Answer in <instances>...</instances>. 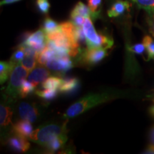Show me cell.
I'll return each instance as SVG.
<instances>
[{"mask_svg": "<svg viewBox=\"0 0 154 154\" xmlns=\"http://www.w3.org/2000/svg\"><path fill=\"white\" fill-rule=\"evenodd\" d=\"M119 95L120 93H119L118 91H113L111 90L101 93L88 94L69 107L63 116L65 119L74 118L96 106L116 99Z\"/></svg>", "mask_w": 154, "mask_h": 154, "instance_id": "1", "label": "cell"}, {"mask_svg": "<svg viewBox=\"0 0 154 154\" xmlns=\"http://www.w3.org/2000/svg\"><path fill=\"white\" fill-rule=\"evenodd\" d=\"M64 134H66V122L63 124H48L38 126L31 134L29 139L34 143L45 147L47 143L54 138Z\"/></svg>", "mask_w": 154, "mask_h": 154, "instance_id": "2", "label": "cell"}, {"mask_svg": "<svg viewBox=\"0 0 154 154\" xmlns=\"http://www.w3.org/2000/svg\"><path fill=\"white\" fill-rule=\"evenodd\" d=\"M82 28L85 35L87 47H101L106 49L112 47L113 44V38L106 34L98 33L94 28L93 22L90 17L85 19Z\"/></svg>", "mask_w": 154, "mask_h": 154, "instance_id": "3", "label": "cell"}, {"mask_svg": "<svg viewBox=\"0 0 154 154\" xmlns=\"http://www.w3.org/2000/svg\"><path fill=\"white\" fill-rule=\"evenodd\" d=\"M28 73V71L21 63H18L14 66L9 77V84L4 94L6 100L12 101L19 96V89L22 83L27 77Z\"/></svg>", "mask_w": 154, "mask_h": 154, "instance_id": "4", "label": "cell"}, {"mask_svg": "<svg viewBox=\"0 0 154 154\" xmlns=\"http://www.w3.org/2000/svg\"><path fill=\"white\" fill-rule=\"evenodd\" d=\"M107 56L106 49L101 47L88 48L82 50L79 60L86 66H94L103 60Z\"/></svg>", "mask_w": 154, "mask_h": 154, "instance_id": "5", "label": "cell"}, {"mask_svg": "<svg viewBox=\"0 0 154 154\" xmlns=\"http://www.w3.org/2000/svg\"><path fill=\"white\" fill-rule=\"evenodd\" d=\"M22 44L29 46L40 53L47 47V36L44 30L41 29L33 33H26L24 42Z\"/></svg>", "mask_w": 154, "mask_h": 154, "instance_id": "6", "label": "cell"}, {"mask_svg": "<svg viewBox=\"0 0 154 154\" xmlns=\"http://www.w3.org/2000/svg\"><path fill=\"white\" fill-rule=\"evenodd\" d=\"M46 66L51 70L64 73L73 68L74 63L69 56H57L48 61Z\"/></svg>", "mask_w": 154, "mask_h": 154, "instance_id": "7", "label": "cell"}, {"mask_svg": "<svg viewBox=\"0 0 154 154\" xmlns=\"http://www.w3.org/2000/svg\"><path fill=\"white\" fill-rule=\"evenodd\" d=\"M19 113L22 119L27 120L31 123L35 122L38 119L39 113L38 109L34 104L22 102L19 106Z\"/></svg>", "mask_w": 154, "mask_h": 154, "instance_id": "8", "label": "cell"}, {"mask_svg": "<svg viewBox=\"0 0 154 154\" xmlns=\"http://www.w3.org/2000/svg\"><path fill=\"white\" fill-rule=\"evenodd\" d=\"M8 144L14 151L22 153L27 151L30 148V143L27 138L17 134L9 138Z\"/></svg>", "mask_w": 154, "mask_h": 154, "instance_id": "9", "label": "cell"}, {"mask_svg": "<svg viewBox=\"0 0 154 154\" xmlns=\"http://www.w3.org/2000/svg\"><path fill=\"white\" fill-rule=\"evenodd\" d=\"M11 130L14 134L19 135V136H23L26 138H29L31 134L34 131L33 126L30 121L24 120V119L19 121L18 122L13 125Z\"/></svg>", "mask_w": 154, "mask_h": 154, "instance_id": "10", "label": "cell"}, {"mask_svg": "<svg viewBox=\"0 0 154 154\" xmlns=\"http://www.w3.org/2000/svg\"><path fill=\"white\" fill-rule=\"evenodd\" d=\"M50 72L47 69L44 67H38L33 69L30 74L29 75V81L36 86L40 83H43L49 76Z\"/></svg>", "mask_w": 154, "mask_h": 154, "instance_id": "11", "label": "cell"}, {"mask_svg": "<svg viewBox=\"0 0 154 154\" xmlns=\"http://www.w3.org/2000/svg\"><path fill=\"white\" fill-rule=\"evenodd\" d=\"M12 111L11 108L4 104H1L0 106V124L2 130L6 131L9 128V126H12L11 117H12Z\"/></svg>", "mask_w": 154, "mask_h": 154, "instance_id": "12", "label": "cell"}, {"mask_svg": "<svg viewBox=\"0 0 154 154\" xmlns=\"http://www.w3.org/2000/svg\"><path fill=\"white\" fill-rule=\"evenodd\" d=\"M129 9V2L128 1L117 0L113 4L111 7L107 11L108 16L111 18L118 17L122 15L126 10Z\"/></svg>", "mask_w": 154, "mask_h": 154, "instance_id": "13", "label": "cell"}, {"mask_svg": "<svg viewBox=\"0 0 154 154\" xmlns=\"http://www.w3.org/2000/svg\"><path fill=\"white\" fill-rule=\"evenodd\" d=\"M79 80L76 77L63 79V82L59 88V90L62 94H71L76 91L79 86Z\"/></svg>", "mask_w": 154, "mask_h": 154, "instance_id": "14", "label": "cell"}, {"mask_svg": "<svg viewBox=\"0 0 154 154\" xmlns=\"http://www.w3.org/2000/svg\"><path fill=\"white\" fill-rule=\"evenodd\" d=\"M67 139H68V137H67L66 134H61L49 141L45 147L47 148V150L49 153H54L61 149L66 143Z\"/></svg>", "mask_w": 154, "mask_h": 154, "instance_id": "15", "label": "cell"}, {"mask_svg": "<svg viewBox=\"0 0 154 154\" xmlns=\"http://www.w3.org/2000/svg\"><path fill=\"white\" fill-rule=\"evenodd\" d=\"M76 15H79L82 16L85 18L90 17L91 19H94V14L89 9V7H87L85 4H84L82 2H79L78 3L75 5V7L73 9V10L71 12V17L76 16Z\"/></svg>", "mask_w": 154, "mask_h": 154, "instance_id": "16", "label": "cell"}, {"mask_svg": "<svg viewBox=\"0 0 154 154\" xmlns=\"http://www.w3.org/2000/svg\"><path fill=\"white\" fill-rule=\"evenodd\" d=\"M16 65L12 62L9 61H2L0 62V83L1 84L6 82L8 79L9 76H10L11 73L13 69Z\"/></svg>", "mask_w": 154, "mask_h": 154, "instance_id": "17", "label": "cell"}, {"mask_svg": "<svg viewBox=\"0 0 154 154\" xmlns=\"http://www.w3.org/2000/svg\"><path fill=\"white\" fill-rule=\"evenodd\" d=\"M55 57H57V55L56 54L54 51L49 49V47H46L44 50H42L41 52L38 54L37 62L41 65H46L48 61Z\"/></svg>", "mask_w": 154, "mask_h": 154, "instance_id": "18", "label": "cell"}, {"mask_svg": "<svg viewBox=\"0 0 154 154\" xmlns=\"http://www.w3.org/2000/svg\"><path fill=\"white\" fill-rule=\"evenodd\" d=\"M63 79L57 76H50L42 83V87L48 89H57L60 87Z\"/></svg>", "mask_w": 154, "mask_h": 154, "instance_id": "19", "label": "cell"}, {"mask_svg": "<svg viewBox=\"0 0 154 154\" xmlns=\"http://www.w3.org/2000/svg\"><path fill=\"white\" fill-rule=\"evenodd\" d=\"M35 88V85H34L29 81H26V79H25L23 80L20 89H19V96L21 98L26 97L34 91Z\"/></svg>", "mask_w": 154, "mask_h": 154, "instance_id": "20", "label": "cell"}, {"mask_svg": "<svg viewBox=\"0 0 154 154\" xmlns=\"http://www.w3.org/2000/svg\"><path fill=\"white\" fill-rule=\"evenodd\" d=\"M138 8L147 11L148 14L154 11V0H130Z\"/></svg>", "mask_w": 154, "mask_h": 154, "instance_id": "21", "label": "cell"}, {"mask_svg": "<svg viewBox=\"0 0 154 154\" xmlns=\"http://www.w3.org/2000/svg\"><path fill=\"white\" fill-rule=\"evenodd\" d=\"M142 43L145 46L148 54V60L154 59V40L150 36H145Z\"/></svg>", "mask_w": 154, "mask_h": 154, "instance_id": "22", "label": "cell"}, {"mask_svg": "<svg viewBox=\"0 0 154 154\" xmlns=\"http://www.w3.org/2000/svg\"><path fill=\"white\" fill-rule=\"evenodd\" d=\"M57 89H48V88H45V90H37L35 91L36 95L47 101H51L57 97Z\"/></svg>", "mask_w": 154, "mask_h": 154, "instance_id": "23", "label": "cell"}, {"mask_svg": "<svg viewBox=\"0 0 154 154\" xmlns=\"http://www.w3.org/2000/svg\"><path fill=\"white\" fill-rule=\"evenodd\" d=\"M59 29V24L55 22L54 19L48 17L44 20L43 24V27L42 29L45 32L46 34L51 33V32H55Z\"/></svg>", "mask_w": 154, "mask_h": 154, "instance_id": "24", "label": "cell"}, {"mask_svg": "<svg viewBox=\"0 0 154 154\" xmlns=\"http://www.w3.org/2000/svg\"><path fill=\"white\" fill-rule=\"evenodd\" d=\"M37 59L33 57H29V56H25L24 59L21 61L22 66L26 69L29 72H32L34 69L36 64Z\"/></svg>", "mask_w": 154, "mask_h": 154, "instance_id": "25", "label": "cell"}, {"mask_svg": "<svg viewBox=\"0 0 154 154\" xmlns=\"http://www.w3.org/2000/svg\"><path fill=\"white\" fill-rule=\"evenodd\" d=\"M102 0H88V7L91 9L94 14V19H98L99 17L100 9Z\"/></svg>", "mask_w": 154, "mask_h": 154, "instance_id": "26", "label": "cell"}, {"mask_svg": "<svg viewBox=\"0 0 154 154\" xmlns=\"http://www.w3.org/2000/svg\"><path fill=\"white\" fill-rule=\"evenodd\" d=\"M25 56L26 55H25V53L23 51V49H21L20 47H18V49L14 51V53L11 57L10 61L14 63L15 65H17L21 63V61L24 59Z\"/></svg>", "mask_w": 154, "mask_h": 154, "instance_id": "27", "label": "cell"}, {"mask_svg": "<svg viewBox=\"0 0 154 154\" xmlns=\"http://www.w3.org/2000/svg\"><path fill=\"white\" fill-rule=\"evenodd\" d=\"M36 6L38 9L42 14H47L49 13L50 3L49 0H36Z\"/></svg>", "mask_w": 154, "mask_h": 154, "instance_id": "28", "label": "cell"}, {"mask_svg": "<svg viewBox=\"0 0 154 154\" xmlns=\"http://www.w3.org/2000/svg\"><path fill=\"white\" fill-rule=\"evenodd\" d=\"M145 46L143 43L135 44V45L128 47V50L130 51H131L132 53L137 54H143L144 51H145Z\"/></svg>", "mask_w": 154, "mask_h": 154, "instance_id": "29", "label": "cell"}, {"mask_svg": "<svg viewBox=\"0 0 154 154\" xmlns=\"http://www.w3.org/2000/svg\"><path fill=\"white\" fill-rule=\"evenodd\" d=\"M149 14V25L150 28V32H151L152 35L154 36V11L150 13Z\"/></svg>", "mask_w": 154, "mask_h": 154, "instance_id": "30", "label": "cell"}, {"mask_svg": "<svg viewBox=\"0 0 154 154\" xmlns=\"http://www.w3.org/2000/svg\"><path fill=\"white\" fill-rule=\"evenodd\" d=\"M22 1V0H2L0 5L1 6L6 5H11V4L17 2Z\"/></svg>", "mask_w": 154, "mask_h": 154, "instance_id": "31", "label": "cell"}, {"mask_svg": "<svg viewBox=\"0 0 154 154\" xmlns=\"http://www.w3.org/2000/svg\"><path fill=\"white\" fill-rule=\"evenodd\" d=\"M144 153H149V154H154V145L151 143L148 146L147 149H146Z\"/></svg>", "mask_w": 154, "mask_h": 154, "instance_id": "32", "label": "cell"}, {"mask_svg": "<svg viewBox=\"0 0 154 154\" xmlns=\"http://www.w3.org/2000/svg\"><path fill=\"white\" fill-rule=\"evenodd\" d=\"M149 138H150V141H151V143L154 145V126L152 127L151 131H150Z\"/></svg>", "mask_w": 154, "mask_h": 154, "instance_id": "33", "label": "cell"}, {"mask_svg": "<svg viewBox=\"0 0 154 154\" xmlns=\"http://www.w3.org/2000/svg\"><path fill=\"white\" fill-rule=\"evenodd\" d=\"M149 112L151 113V116H153L154 117V105L152 106L149 109Z\"/></svg>", "mask_w": 154, "mask_h": 154, "instance_id": "34", "label": "cell"}]
</instances>
